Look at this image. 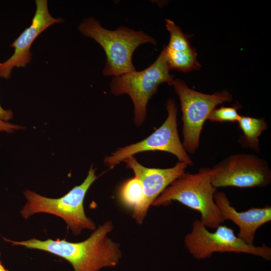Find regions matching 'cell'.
<instances>
[{"label":"cell","mask_w":271,"mask_h":271,"mask_svg":"<svg viewBox=\"0 0 271 271\" xmlns=\"http://www.w3.org/2000/svg\"><path fill=\"white\" fill-rule=\"evenodd\" d=\"M113 228L112 222L106 221L88 238L78 242L59 239L32 238L20 241L4 239L13 245L45 251L63 258L71 263L74 271H98L104 267L115 266L121 256L119 244L107 236Z\"/></svg>","instance_id":"1"},{"label":"cell","mask_w":271,"mask_h":271,"mask_svg":"<svg viewBox=\"0 0 271 271\" xmlns=\"http://www.w3.org/2000/svg\"><path fill=\"white\" fill-rule=\"evenodd\" d=\"M78 29L82 35L94 39L104 51L106 58L103 74L106 76L136 71L132 58L136 49L145 43L156 44L155 39L143 31L124 26L109 30L93 18L84 19Z\"/></svg>","instance_id":"2"},{"label":"cell","mask_w":271,"mask_h":271,"mask_svg":"<svg viewBox=\"0 0 271 271\" xmlns=\"http://www.w3.org/2000/svg\"><path fill=\"white\" fill-rule=\"evenodd\" d=\"M216 188L211 182L210 168H202L196 173L182 174L155 199L153 206L169 205L177 201L198 211L206 228L216 229L225 219L216 204Z\"/></svg>","instance_id":"3"},{"label":"cell","mask_w":271,"mask_h":271,"mask_svg":"<svg viewBox=\"0 0 271 271\" xmlns=\"http://www.w3.org/2000/svg\"><path fill=\"white\" fill-rule=\"evenodd\" d=\"M97 178L95 169L91 166L86 178L80 185L58 198L46 197L26 190L24 195L27 202L21 214L25 219L39 213L56 215L65 221L75 235L79 234L84 229L94 230V222L85 215L84 200L88 189Z\"/></svg>","instance_id":"4"},{"label":"cell","mask_w":271,"mask_h":271,"mask_svg":"<svg viewBox=\"0 0 271 271\" xmlns=\"http://www.w3.org/2000/svg\"><path fill=\"white\" fill-rule=\"evenodd\" d=\"M170 69L163 48L156 61L146 69L113 77L109 84L111 91L117 96L129 95L133 103V120L137 126L146 120L148 103L158 86L163 83L172 85L174 79Z\"/></svg>","instance_id":"5"},{"label":"cell","mask_w":271,"mask_h":271,"mask_svg":"<svg viewBox=\"0 0 271 271\" xmlns=\"http://www.w3.org/2000/svg\"><path fill=\"white\" fill-rule=\"evenodd\" d=\"M172 86L181 103L183 121V146L188 154H194L200 146L203 125L211 112L225 102H231L232 95L227 91L205 94L190 88L185 82L174 79Z\"/></svg>","instance_id":"6"},{"label":"cell","mask_w":271,"mask_h":271,"mask_svg":"<svg viewBox=\"0 0 271 271\" xmlns=\"http://www.w3.org/2000/svg\"><path fill=\"white\" fill-rule=\"evenodd\" d=\"M185 247L197 258L210 257L216 252L246 253L269 259L271 248L249 245L235 234L234 230L225 225H219L215 231L207 229L200 220L192 223L191 231L184 239Z\"/></svg>","instance_id":"7"},{"label":"cell","mask_w":271,"mask_h":271,"mask_svg":"<svg viewBox=\"0 0 271 271\" xmlns=\"http://www.w3.org/2000/svg\"><path fill=\"white\" fill-rule=\"evenodd\" d=\"M168 116L163 123L153 133L141 142L119 148L106 156L104 163L112 167L134 155L146 151H163L175 156L179 162L192 166L193 162L185 151L178 131L177 108L170 98L166 104Z\"/></svg>","instance_id":"8"},{"label":"cell","mask_w":271,"mask_h":271,"mask_svg":"<svg viewBox=\"0 0 271 271\" xmlns=\"http://www.w3.org/2000/svg\"><path fill=\"white\" fill-rule=\"evenodd\" d=\"M211 182L216 188L265 187L271 182V170L266 161L255 155H230L210 168Z\"/></svg>","instance_id":"9"},{"label":"cell","mask_w":271,"mask_h":271,"mask_svg":"<svg viewBox=\"0 0 271 271\" xmlns=\"http://www.w3.org/2000/svg\"><path fill=\"white\" fill-rule=\"evenodd\" d=\"M123 162L127 168L133 171L135 177L141 181L143 185V201L139 207L133 210L132 214V217L141 224L155 199L185 172L188 165L185 163L179 162L174 167L169 168H150L142 165L133 156L128 157Z\"/></svg>","instance_id":"10"},{"label":"cell","mask_w":271,"mask_h":271,"mask_svg":"<svg viewBox=\"0 0 271 271\" xmlns=\"http://www.w3.org/2000/svg\"><path fill=\"white\" fill-rule=\"evenodd\" d=\"M36 10L31 25L26 28L10 45L14 54L6 61L0 63V77L8 79L14 67H25L31 61L30 49L38 36L51 25L64 21L50 14L47 0H36Z\"/></svg>","instance_id":"11"},{"label":"cell","mask_w":271,"mask_h":271,"mask_svg":"<svg viewBox=\"0 0 271 271\" xmlns=\"http://www.w3.org/2000/svg\"><path fill=\"white\" fill-rule=\"evenodd\" d=\"M214 199L225 220H231L238 226L237 236L248 244L254 245L256 230L271 220L270 206L251 207L246 211L239 212L231 205L224 192L216 191Z\"/></svg>","instance_id":"12"},{"label":"cell","mask_w":271,"mask_h":271,"mask_svg":"<svg viewBox=\"0 0 271 271\" xmlns=\"http://www.w3.org/2000/svg\"><path fill=\"white\" fill-rule=\"evenodd\" d=\"M242 134L238 140L242 147L248 148L256 152L259 150V137L268 128L264 118L241 115L237 121Z\"/></svg>","instance_id":"13"},{"label":"cell","mask_w":271,"mask_h":271,"mask_svg":"<svg viewBox=\"0 0 271 271\" xmlns=\"http://www.w3.org/2000/svg\"><path fill=\"white\" fill-rule=\"evenodd\" d=\"M167 63L171 69L184 72L200 69L197 53L193 48L185 51H177L164 48Z\"/></svg>","instance_id":"14"},{"label":"cell","mask_w":271,"mask_h":271,"mask_svg":"<svg viewBox=\"0 0 271 271\" xmlns=\"http://www.w3.org/2000/svg\"><path fill=\"white\" fill-rule=\"evenodd\" d=\"M122 202L133 210L142 203L144 194L141 181L136 177L127 181L122 186L120 193Z\"/></svg>","instance_id":"15"},{"label":"cell","mask_w":271,"mask_h":271,"mask_svg":"<svg viewBox=\"0 0 271 271\" xmlns=\"http://www.w3.org/2000/svg\"><path fill=\"white\" fill-rule=\"evenodd\" d=\"M166 27L170 34L169 44L166 48L168 49L185 51L192 49L189 41V36L185 34L180 27L169 19H166Z\"/></svg>","instance_id":"16"},{"label":"cell","mask_w":271,"mask_h":271,"mask_svg":"<svg viewBox=\"0 0 271 271\" xmlns=\"http://www.w3.org/2000/svg\"><path fill=\"white\" fill-rule=\"evenodd\" d=\"M241 107L238 103L232 106H221L214 108L210 113L208 120L212 122H237L240 117L238 109Z\"/></svg>","instance_id":"17"},{"label":"cell","mask_w":271,"mask_h":271,"mask_svg":"<svg viewBox=\"0 0 271 271\" xmlns=\"http://www.w3.org/2000/svg\"><path fill=\"white\" fill-rule=\"evenodd\" d=\"M23 128L21 125L13 124L0 119V132L11 133Z\"/></svg>","instance_id":"18"},{"label":"cell","mask_w":271,"mask_h":271,"mask_svg":"<svg viewBox=\"0 0 271 271\" xmlns=\"http://www.w3.org/2000/svg\"><path fill=\"white\" fill-rule=\"evenodd\" d=\"M13 113L12 110L4 109L0 104V119L8 121L12 119Z\"/></svg>","instance_id":"19"},{"label":"cell","mask_w":271,"mask_h":271,"mask_svg":"<svg viewBox=\"0 0 271 271\" xmlns=\"http://www.w3.org/2000/svg\"><path fill=\"white\" fill-rule=\"evenodd\" d=\"M0 271H9L5 269L3 266H0Z\"/></svg>","instance_id":"20"},{"label":"cell","mask_w":271,"mask_h":271,"mask_svg":"<svg viewBox=\"0 0 271 271\" xmlns=\"http://www.w3.org/2000/svg\"><path fill=\"white\" fill-rule=\"evenodd\" d=\"M3 266V265L2 264V263H1V262L0 261V266Z\"/></svg>","instance_id":"21"}]
</instances>
